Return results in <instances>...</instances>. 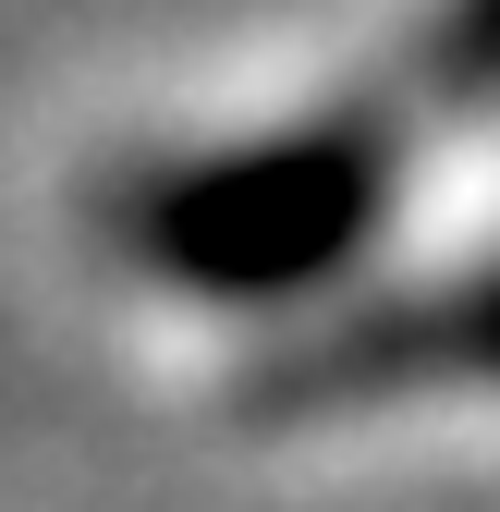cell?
<instances>
[{
	"label": "cell",
	"instance_id": "cell-1",
	"mask_svg": "<svg viewBox=\"0 0 500 512\" xmlns=\"http://www.w3.org/2000/svg\"><path fill=\"white\" fill-rule=\"evenodd\" d=\"M391 196V147L366 122H318V135H281V147H244V159H208V171H171L147 196V256L196 293H232V305H269V293H305L330 281L342 256L366 244Z\"/></svg>",
	"mask_w": 500,
	"mask_h": 512
},
{
	"label": "cell",
	"instance_id": "cell-2",
	"mask_svg": "<svg viewBox=\"0 0 500 512\" xmlns=\"http://www.w3.org/2000/svg\"><path fill=\"white\" fill-rule=\"evenodd\" d=\"M391 378H500V269L427 293V305H391L366 317V330L293 354L281 391L293 403H354V391H391Z\"/></svg>",
	"mask_w": 500,
	"mask_h": 512
},
{
	"label": "cell",
	"instance_id": "cell-3",
	"mask_svg": "<svg viewBox=\"0 0 500 512\" xmlns=\"http://www.w3.org/2000/svg\"><path fill=\"white\" fill-rule=\"evenodd\" d=\"M440 74H452V86H500V0H452V25H440Z\"/></svg>",
	"mask_w": 500,
	"mask_h": 512
}]
</instances>
